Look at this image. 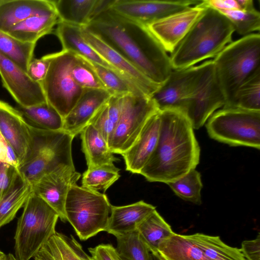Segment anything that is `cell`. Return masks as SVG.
<instances>
[{
    "instance_id": "obj_1",
    "label": "cell",
    "mask_w": 260,
    "mask_h": 260,
    "mask_svg": "<svg viewBox=\"0 0 260 260\" xmlns=\"http://www.w3.org/2000/svg\"><path fill=\"white\" fill-rule=\"evenodd\" d=\"M84 27L156 84H163L173 70L170 56L148 26L111 8L96 15Z\"/></svg>"
},
{
    "instance_id": "obj_2",
    "label": "cell",
    "mask_w": 260,
    "mask_h": 260,
    "mask_svg": "<svg viewBox=\"0 0 260 260\" xmlns=\"http://www.w3.org/2000/svg\"><path fill=\"white\" fill-rule=\"evenodd\" d=\"M158 110L160 125L157 145L140 174L149 182L168 184L196 169L200 148L184 113L176 109Z\"/></svg>"
},
{
    "instance_id": "obj_3",
    "label": "cell",
    "mask_w": 260,
    "mask_h": 260,
    "mask_svg": "<svg viewBox=\"0 0 260 260\" xmlns=\"http://www.w3.org/2000/svg\"><path fill=\"white\" fill-rule=\"evenodd\" d=\"M205 8L203 13L171 53L173 70L186 69L215 57L232 42L235 30L230 20L219 12Z\"/></svg>"
},
{
    "instance_id": "obj_4",
    "label": "cell",
    "mask_w": 260,
    "mask_h": 260,
    "mask_svg": "<svg viewBox=\"0 0 260 260\" xmlns=\"http://www.w3.org/2000/svg\"><path fill=\"white\" fill-rule=\"evenodd\" d=\"M213 60L215 74L229 108L240 87L260 72V36L253 33L226 45Z\"/></svg>"
},
{
    "instance_id": "obj_5",
    "label": "cell",
    "mask_w": 260,
    "mask_h": 260,
    "mask_svg": "<svg viewBox=\"0 0 260 260\" xmlns=\"http://www.w3.org/2000/svg\"><path fill=\"white\" fill-rule=\"evenodd\" d=\"M29 125L32 137L31 151L18 169L32 185L45 174L61 166L74 165L72 143L74 137L63 130H44Z\"/></svg>"
},
{
    "instance_id": "obj_6",
    "label": "cell",
    "mask_w": 260,
    "mask_h": 260,
    "mask_svg": "<svg viewBox=\"0 0 260 260\" xmlns=\"http://www.w3.org/2000/svg\"><path fill=\"white\" fill-rule=\"evenodd\" d=\"M58 218L48 204L32 192L17 222L14 236L16 258L29 260L34 257L55 233Z\"/></svg>"
},
{
    "instance_id": "obj_7",
    "label": "cell",
    "mask_w": 260,
    "mask_h": 260,
    "mask_svg": "<svg viewBox=\"0 0 260 260\" xmlns=\"http://www.w3.org/2000/svg\"><path fill=\"white\" fill-rule=\"evenodd\" d=\"M111 206L104 193L76 184L67 195L65 213L79 238L85 241L106 231Z\"/></svg>"
},
{
    "instance_id": "obj_8",
    "label": "cell",
    "mask_w": 260,
    "mask_h": 260,
    "mask_svg": "<svg viewBox=\"0 0 260 260\" xmlns=\"http://www.w3.org/2000/svg\"><path fill=\"white\" fill-rule=\"evenodd\" d=\"M210 137L232 146L260 148V111L223 108L208 119Z\"/></svg>"
},
{
    "instance_id": "obj_9",
    "label": "cell",
    "mask_w": 260,
    "mask_h": 260,
    "mask_svg": "<svg viewBox=\"0 0 260 260\" xmlns=\"http://www.w3.org/2000/svg\"><path fill=\"white\" fill-rule=\"evenodd\" d=\"M50 63L40 83L47 102L64 118L73 108L83 91L73 79L71 69L76 57L66 51L46 55Z\"/></svg>"
},
{
    "instance_id": "obj_10",
    "label": "cell",
    "mask_w": 260,
    "mask_h": 260,
    "mask_svg": "<svg viewBox=\"0 0 260 260\" xmlns=\"http://www.w3.org/2000/svg\"><path fill=\"white\" fill-rule=\"evenodd\" d=\"M158 108L146 95H123L121 113L108 143L113 153L122 154L133 144L148 119Z\"/></svg>"
},
{
    "instance_id": "obj_11",
    "label": "cell",
    "mask_w": 260,
    "mask_h": 260,
    "mask_svg": "<svg viewBox=\"0 0 260 260\" xmlns=\"http://www.w3.org/2000/svg\"><path fill=\"white\" fill-rule=\"evenodd\" d=\"M201 67L196 87L184 112L193 129H196L201 127L216 110L223 107L225 104L216 78L213 60L204 61Z\"/></svg>"
},
{
    "instance_id": "obj_12",
    "label": "cell",
    "mask_w": 260,
    "mask_h": 260,
    "mask_svg": "<svg viewBox=\"0 0 260 260\" xmlns=\"http://www.w3.org/2000/svg\"><path fill=\"white\" fill-rule=\"evenodd\" d=\"M201 70V64L173 70L166 81L150 96L158 109H176L184 113L196 87Z\"/></svg>"
},
{
    "instance_id": "obj_13",
    "label": "cell",
    "mask_w": 260,
    "mask_h": 260,
    "mask_svg": "<svg viewBox=\"0 0 260 260\" xmlns=\"http://www.w3.org/2000/svg\"><path fill=\"white\" fill-rule=\"evenodd\" d=\"M80 176L74 165L61 166L33 183L32 191L48 204L58 214L60 219L65 222L67 221L65 213L67 195Z\"/></svg>"
},
{
    "instance_id": "obj_14",
    "label": "cell",
    "mask_w": 260,
    "mask_h": 260,
    "mask_svg": "<svg viewBox=\"0 0 260 260\" xmlns=\"http://www.w3.org/2000/svg\"><path fill=\"white\" fill-rule=\"evenodd\" d=\"M202 0H115L111 8L118 14L148 26L167 16L197 5Z\"/></svg>"
},
{
    "instance_id": "obj_15",
    "label": "cell",
    "mask_w": 260,
    "mask_h": 260,
    "mask_svg": "<svg viewBox=\"0 0 260 260\" xmlns=\"http://www.w3.org/2000/svg\"><path fill=\"white\" fill-rule=\"evenodd\" d=\"M0 76L3 86L18 105L23 107L47 103L41 84L0 53Z\"/></svg>"
},
{
    "instance_id": "obj_16",
    "label": "cell",
    "mask_w": 260,
    "mask_h": 260,
    "mask_svg": "<svg viewBox=\"0 0 260 260\" xmlns=\"http://www.w3.org/2000/svg\"><path fill=\"white\" fill-rule=\"evenodd\" d=\"M205 9L199 4L167 16L147 26L167 52L171 53Z\"/></svg>"
},
{
    "instance_id": "obj_17",
    "label": "cell",
    "mask_w": 260,
    "mask_h": 260,
    "mask_svg": "<svg viewBox=\"0 0 260 260\" xmlns=\"http://www.w3.org/2000/svg\"><path fill=\"white\" fill-rule=\"evenodd\" d=\"M29 125L17 109L0 100V133L14 150L20 166L29 156L32 149Z\"/></svg>"
},
{
    "instance_id": "obj_18",
    "label": "cell",
    "mask_w": 260,
    "mask_h": 260,
    "mask_svg": "<svg viewBox=\"0 0 260 260\" xmlns=\"http://www.w3.org/2000/svg\"><path fill=\"white\" fill-rule=\"evenodd\" d=\"M81 31L83 38L103 59L145 94L151 96L161 85L151 81L121 55L84 27Z\"/></svg>"
},
{
    "instance_id": "obj_19",
    "label": "cell",
    "mask_w": 260,
    "mask_h": 260,
    "mask_svg": "<svg viewBox=\"0 0 260 260\" xmlns=\"http://www.w3.org/2000/svg\"><path fill=\"white\" fill-rule=\"evenodd\" d=\"M160 125L158 110L147 120L133 144L121 155L126 170L139 174L156 146Z\"/></svg>"
},
{
    "instance_id": "obj_20",
    "label": "cell",
    "mask_w": 260,
    "mask_h": 260,
    "mask_svg": "<svg viewBox=\"0 0 260 260\" xmlns=\"http://www.w3.org/2000/svg\"><path fill=\"white\" fill-rule=\"evenodd\" d=\"M111 95L104 89H84L73 108L63 118L62 129L74 137L76 136Z\"/></svg>"
},
{
    "instance_id": "obj_21",
    "label": "cell",
    "mask_w": 260,
    "mask_h": 260,
    "mask_svg": "<svg viewBox=\"0 0 260 260\" xmlns=\"http://www.w3.org/2000/svg\"><path fill=\"white\" fill-rule=\"evenodd\" d=\"M55 11L53 1L0 0V31L7 32L12 27L30 17Z\"/></svg>"
},
{
    "instance_id": "obj_22",
    "label": "cell",
    "mask_w": 260,
    "mask_h": 260,
    "mask_svg": "<svg viewBox=\"0 0 260 260\" xmlns=\"http://www.w3.org/2000/svg\"><path fill=\"white\" fill-rule=\"evenodd\" d=\"M155 210V207L143 201L122 206H111L105 232L116 237L136 231L140 223Z\"/></svg>"
},
{
    "instance_id": "obj_23",
    "label": "cell",
    "mask_w": 260,
    "mask_h": 260,
    "mask_svg": "<svg viewBox=\"0 0 260 260\" xmlns=\"http://www.w3.org/2000/svg\"><path fill=\"white\" fill-rule=\"evenodd\" d=\"M82 27L63 22H58L55 34L61 43L62 50L72 52L120 74L85 41L82 35Z\"/></svg>"
},
{
    "instance_id": "obj_24",
    "label": "cell",
    "mask_w": 260,
    "mask_h": 260,
    "mask_svg": "<svg viewBox=\"0 0 260 260\" xmlns=\"http://www.w3.org/2000/svg\"><path fill=\"white\" fill-rule=\"evenodd\" d=\"M34 257L35 260H92L73 235L56 232Z\"/></svg>"
},
{
    "instance_id": "obj_25",
    "label": "cell",
    "mask_w": 260,
    "mask_h": 260,
    "mask_svg": "<svg viewBox=\"0 0 260 260\" xmlns=\"http://www.w3.org/2000/svg\"><path fill=\"white\" fill-rule=\"evenodd\" d=\"M80 134L88 168L112 164L119 160L114 156L107 141L92 124L86 125Z\"/></svg>"
},
{
    "instance_id": "obj_26",
    "label": "cell",
    "mask_w": 260,
    "mask_h": 260,
    "mask_svg": "<svg viewBox=\"0 0 260 260\" xmlns=\"http://www.w3.org/2000/svg\"><path fill=\"white\" fill-rule=\"evenodd\" d=\"M59 22L57 11L35 15L17 23L6 33L22 42L37 43L41 38L50 34Z\"/></svg>"
},
{
    "instance_id": "obj_27",
    "label": "cell",
    "mask_w": 260,
    "mask_h": 260,
    "mask_svg": "<svg viewBox=\"0 0 260 260\" xmlns=\"http://www.w3.org/2000/svg\"><path fill=\"white\" fill-rule=\"evenodd\" d=\"M32 192L31 185L19 171L0 201V228L14 218Z\"/></svg>"
},
{
    "instance_id": "obj_28",
    "label": "cell",
    "mask_w": 260,
    "mask_h": 260,
    "mask_svg": "<svg viewBox=\"0 0 260 260\" xmlns=\"http://www.w3.org/2000/svg\"><path fill=\"white\" fill-rule=\"evenodd\" d=\"M157 252L164 260H209L188 235L176 233L159 244Z\"/></svg>"
},
{
    "instance_id": "obj_29",
    "label": "cell",
    "mask_w": 260,
    "mask_h": 260,
    "mask_svg": "<svg viewBox=\"0 0 260 260\" xmlns=\"http://www.w3.org/2000/svg\"><path fill=\"white\" fill-rule=\"evenodd\" d=\"M97 0L53 1L59 22L86 26L90 21Z\"/></svg>"
},
{
    "instance_id": "obj_30",
    "label": "cell",
    "mask_w": 260,
    "mask_h": 260,
    "mask_svg": "<svg viewBox=\"0 0 260 260\" xmlns=\"http://www.w3.org/2000/svg\"><path fill=\"white\" fill-rule=\"evenodd\" d=\"M137 230L151 253H157L159 244L175 233L156 210L140 223Z\"/></svg>"
},
{
    "instance_id": "obj_31",
    "label": "cell",
    "mask_w": 260,
    "mask_h": 260,
    "mask_svg": "<svg viewBox=\"0 0 260 260\" xmlns=\"http://www.w3.org/2000/svg\"><path fill=\"white\" fill-rule=\"evenodd\" d=\"M188 236L209 260H246L240 249L226 245L219 236L202 233Z\"/></svg>"
},
{
    "instance_id": "obj_32",
    "label": "cell",
    "mask_w": 260,
    "mask_h": 260,
    "mask_svg": "<svg viewBox=\"0 0 260 260\" xmlns=\"http://www.w3.org/2000/svg\"><path fill=\"white\" fill-rule=\"evenodd\" d=\"M17 109L35 127L53 131L63 130V118L47 102L28 107L19 106Z\"/></svg>"
},
{
    "instance_id": "obj_33",
    "label": "cell",
    "mask_w": 260,
    "mask_h": 260,
    "mask_svg": "<svg viewBox=\"0 0 260 260\" xmlns=\"http://www.w3.org/2000/svg\"><path fill=\"white\" fill-rule=\"evenodd\" d=\"M36 43L24 42L0 31V53L27 73Z\"/></svg>"
},
{
    "instance_id": "obj_34",
    "label": "cell",
    "mask_w": 260,
    "mask_h": 260,
    "mask_svg": "<svg viewBox=\"0 0 260 260\" xmlns=\"http://www.w3.org/2000/svg\"><path fill=\"white\" fill-rule=\"evenodd\" d=\"M87 61L111 95H146L136 85L118 73L88 60Z\"/></svg>"
},
{
    "instance_id": "obj_35",
    "label": "cell",
    "mask_w": 260,
    "mask_h": 260,
    "mask_svg": "<svg viewBox=\"0 0 260 260\" xmlns=\"http://www.w3.org/2000/svg\"><path fill=\"white\" fill-rule=\"evenodd\" d=\"M119 170L114 164L87 168L83 174L81 186L105 192L120 177Z\"/></svg>"
},
{
    "instance_id": "obj_36",
    "label": "cell",
    "mask_w": 260,
    "mask_h": 260,
    "mask_svg": "<svg viewBox=\"0 0 260 260\" xmlns=\"http://www.w3.org/2000/svg\"><path fill=\"white\" fill-rule=\"evenodd\" d=\"M167 184L175 194L182 200L198 205L201 204V192L203 184L201 174L196 169Z\"/></svg>"
},
{
    "instance_id": "obj_37",
    "label": "cell",
    "mask_w": 260,
    "mask_h": 260,
    "mask_svg": "<svg viewBox=\"0 0 260 260\" xmlns=\"http://www.w3.org/2000/svg\"><path fill=\"white\" fill-rule=\"evenodd\" d=\"M229 108L260 111V72L254 74L240 87Z\"/></svg>"
},
{
    "instance_id": "obj_38",
    "label": "cell",
    "mask_w": 260,
    "mask_h": 260,
    "mask_svg": "<svg viewBox=\"0 0 260 260\" xmlns=\"http://www.w3.org/2000/svg\"><path fill=\"white\" fill-rule=\"evenodd\" d=\"M115 237L116 250L123 260H151V252L137 230Z\"/></svg>"
},
{
    "instance_id": "obj_39",
    "label": "cell",
    "mask_w": 260,
    "mask_h": 260,
    "mask_svg": "<svg viewBox=\"0 0 260 260\" xmlns=\"http://www.w3.org/2000/svg\"><path fill=\"white\" fill-rule=\"evenodd\" d=\"M220 13L230 20L235 31L243 37L259 30L260 13L255 8L249 10L225 11Z\"/></svg>"
},
{
    "instance_id": "obj_40",
    "label": "cell",
    "mask_w": 260,
    "mask_h": 260,
    "mask_svg": "<svg viewBox=\"0 0 260 260\" xmlns=\"http://www.w3.org/2000/svg\"><path fill=\"white\" fill-rule=\"evenodd\" d=\"M71 73L75 82L83 89L107 90L87 60L80 56L76 55Z\"/></svg>"
},
{
    "instance_id": "obj_41",
    "label": "cell",
    "mask_w": 260,
    "mask_h": 260,
    "mask_svg": "<svg viewBox=\"0 0 260 260\" xmlns=\"http://www.w3.org/2000/svg\"><path fill=\"white\" fill-rule=\"evenodd\" d=\"M107 102L96 112L89 124H92L108 143L115 125L109 117Z\"/></svg>"
},
{
    "instance_id": "obj_42",
    "label": "cell",
    "mask_w": 260,
    "mask_h": 260,
    "mask_svg": "<svg viewBox=\"0 0 260 260\" xmlns=\"http://www.w3.org/2000/svg\"><path fill=\"white\" fill-rule=\"evenodd\" d=\"M49 63L46 55L39 59L34 58L28 64L27 75L34 81L41 83L46 76Z\"/></svg>"
},
{
    "instance_id": "obj_43",
    "label": "cell",
    "mask_w": 260,
    "mask_h": 260,
    "mask_svg": "<svg viewBox=\"0 0 260 260\" xmlns=\"http://www.w3.org/2000/svg\"><path fill=\"white\" fill-rule=\"evenodd\" d=\"M18 168L0 161V201L18 173Z\"/></svg>"
},
{
    "instance_id": "obj_44",
    "label": "cell",
    "mask_w": 260,
    "mask_h": 260,
    "mask_svg": "<svg viewBox=\"0 0 260 260\" xmlns=\"http://www.w3.org/2000/svg\"><path fill=\"white\" fill-rule=\"evenodd\" d=\"M88 251L92 260H123L111 244H100L89 248Z\"/></svg>"
},
{
    "instance_id": "obj_45",
    "label": "cell",
    "mask_w": 260,
    "mask_h": 260,
    "mask_svg": "<svg viewBox=\"0 0 260 260\" xmlns=\"http://www.w3.org/2000/svg\"><path fill=\"white\" fill-rule=\"evenodd\" d=\"M246 260H260V234L250 240L243 241L240 249Z\"/></svg>"
},
{
    "instance_id": "obj_46",
    "label": "cell",
    "mask_w": 260,
    "mask_h": 260,
    "mask_svg": "<svg viewBox=\"0 0 260 260\" xmlns=\"http://www.w3.org/2000/svg\"><path fill=\"white\" fill-rule=\"evenodd\" d=\"M0 161L18 169L19 160L14 150L0 133Z\"/></svg>"
},
{
    "instance_id": "obj_47",
    "label": "cell",
    "mask_w": 260,
    "mask_h": 260,
    "mask_svg": "<svg viewBox=\"0 0 260 260\" xmlns=\"http://www.w3.org/2000/svg\"><path fill=\"white\" fill-rule=\"evenodd\" d=\"M200 5L219 12L235 10H241L238 0H202Z\"/></svg>"
},
{
    "instance_id": "obj_48",
    "label": "cell",
    "mask_w": 260,
    "mask_h": 260,
    "mask_svg": "<svg viewBox=\"0 0 260 260\" xmlns=\"http://www.w3.org/2000/svg\"><path fill=\"white\" fill-rule=\"evenodd\" d=\"M151 260H164L160 255L157 253H151Z\"/></svg>"
},
{
    "instance_id": "obj_49",
    "label": "cell",
    "mask_w": 260,
    "mask_h": 260,
    "mask_svg": "<svg viewBox=\"0 0 260 260\" xmlns=\"http://www.w3.org/2000/svg\"><path fill=\"white\" fill-rule=\"evenodd\" d=\"M5 260H18L12 254L9 253L7 255Z\"/></svg>"
},
{
    "instance_id": "obj_50",
    "label": "cell",
    "mask_w": 260,
    "mask_h": 260,
    "mask_svg": "<svg viewBox=\"0 0 260 260\" xmlns=\"http://www.w3.org/2000/svg\"><path fill=\"white\" fill-rule=\"evenodd\" d=\"M6 257L7 255L0 250V260H5Z\"/></svg>"
}]
</instances>
